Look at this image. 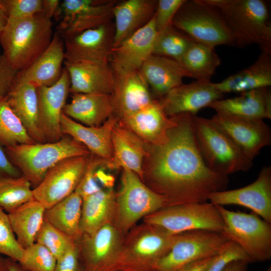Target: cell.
<instances>
[{
	"label": "cell",
	"mask_w": 271,
	"mask_h": 271,
	"mask_svg": "<svg viewBox=\"0 0 271 271\" xmlns=\"http://www.w3.org/2000/svg\"><path fill=\"white\" fill-rule=\"evenodd\" d=\"M209 107L219 113L271 119V93L268 87L258 88L241 93L235 97L217 100Z\"/></svg>",
	"instance_id": "83f0119b"
},
{
	"label": "cell",
	"mask_w": 271,
	"mask_h": 271,
	"mask_svg": "<svg viewBox=\"0 0 271 271\" xmlns=\"http://www.w3.org/2000/svg\"><path fill=\"white\" fill-rule=\"evenodd\" d=\"M116 236L114 228L107 223L92 235H82L81 250H79L84 262L85 271H100L114 249Z\"/></svg>",
	"instance_id": "1f68e13d"
},
{
	"label": "cell",
	"mask_w": 271,
	"mask_h": 271,
	"mask_svg": "<svg viewBox=\"0 0 271 271\" xmlns=\"http://www.w3.org/2000/svg\"><path fill=\"white\" fill-rule=\"evenodd\" d=\"M6 262L8 271H29L22 267L18 261L9 257L6 258Z\"/></svg>",
	"instance_id": "11a10c76"
},
{
	"label": "cell",
	"mask_w": 271,
	"mask_h": 271,
	"mask_svg": "<svg viewBox=\"0 0 271 271\" xmlns=\"http://www.w3.org/2000/svg\"><path fill=\"white\" fill-rule=\"evenodd\" d=\"M37 89L31 84L14 81L6 98L30 137L36 143H45L38 124Z\"/></svg>",
	"instance_id": "4316f807"
},
{
	"label": "cell",
	"mask_w": 271,
	"mask_h": 271,
	"mask_svg": "<svg viewBox=\"0 0 271 271\" xmlns=\"http://www.w3.org/2000/svg\"><path fill=\"white\" fill-rule=\"evenodd\" d=\"M36 143L28 135L7 98L0 99V144L9 147L19 144Z\"/></svg>",
	"instance_id": "8d00e7d4"
},
{
	"label": "cell",
	"mask_w": 271,
	"mask_h": 271,
	"mask_svg": "<svg viewBox=\"0 0 271 271\" xmlns=\"http://www.w3.org/2000/svg\"><path fill=\"white\" fill-rule=\"evenodd\" d=\"M103 162L104 161H102L96 169L95 172V177L99 184L110 189L114 184V179L111 175L106 173L104 170L99 169Z\"/></svg>",
	"instance_id": "f907efd6"
},
{
	"label": "cell",
	"mask_w": 271,
	"mask_h": 271,
	"mask_svg": "<svg viewBox=\"0 0 271 271\" xmlns=\"http://www.w3.org/2000/svg\"><path fill=\"white\" fill-rule=\"evenodd\" d=\"M18 262L29 271H54L57 259L46 247L35 242L24 249Z\"/></svg>",
	"instance_id": "60d3db41"
},
{
	"label": "cell",
	"mask_w": 271,
	"mask_h": 271,
	"mask_svg": "<svg viewBox=\"0 0 271 271\" xmlns=\"http://www.w3.org/2000/svg\"><path fill=\"white\" fill-rule=\"evenodd\" d=\"M213 257V256L204 258L193 261L179 271H205Z\"/></svg>",
	"instance_id": "f5cc1de1"
},
{
	"label": "cell",
	"mask_w": 271,
	"mask_h": 271,
	"mask_svg": "<svg viewBox=\"0 0 271 271\" xmlns=\"http://www.w3.org/2000/svg\"><path fill=\"white\" fill-rule=\"evenodd\" d=\"M157 34L154 16L146 25L112 48L110 64L126 70H140L153 54Z\"/></svg>",
	"instance_id": "44dd1931"
},
{
	"label": "cell",
	"mask_w": 271,
	"mask_h": 271,
	"mask_svg": "<svg viewBox=\"0 0 271 271\" xmlns=\"http://www.w3.org/2000/svg\"><path fill=\"white\" fill-rule=\"evenodd\" d=\"M45 210L44 206L34 199L8 212L12 231L24 249L36 242L37 234L44 221Z\"/></svg>",
	"instance_id": "4dcf8cb0"
},
{
	"label": "cell",
	"mask_w": 271,
	"mask_h": 271,
	"mask_svg": "<svg viewBox=\"0 0 271 271\" xmlns=\"http://www.w3.org/2000/svg\"><path fill=\"white\" fill-rule=\"evenodd\" d=\"M238 260L252 262L249 256L238 244L228 240L213 256L205 271H223L230 263Z\"/></svg>",
	"instance_id": "7bdbcfd3"
},
{
	"label": "cell",
	"mask_w": 271,
	"mask_h": 271,
	"mask_svg": "<svg viewBox=\"0 0 271 271\" xmlns=\"http://www.w3.org/2000/svg\"><path fill=\"white\" fill-rule=\"evenodd\" d=\"M0 271H8L6 262V258L0 255Z\"/></svg>",
	"instance_id": "6f0895ef"
},
{
	"label": "cell",
	"mask_w": 271,
	"mask_h": 271,
	"mask_svg": "<svg viewBox=\"0 0 271 271\" xmlns=\"http://www.w3.org/2000/svg\"><path fill=\"white\" fill-rule=\"evenodd\" d=\"M90 155L65 158L53 166L33 189L34 199L46 209L74 192L88 165Z\"/></svg>",
	"instance_id": "8fae6325"
},
{
	"label": "cell",
	"mask_w": 271,
	"mask_h": 271,
	"mask_svg": "<svg viewBox=\"0 0 271 271\" xmlns=\"http://www.w3.org/2000/svg\"><path fill=\"white\" fill-rule=\"evenodd\" d=\"M271 53L261 51L257 59L246 68L215 83L222 94L243 93L271 85Z\"/></svg>",
	"instance_id": "f546056e"
},
{
	"label": "cell",
	"mask_w": 271,
	"mask_h": 271,
	"mask_svg": "<svg viewBox=\"0 0 271 271\" xmlns=\"http://www.w3.org/2000/svg\"><path fill=\"white\" fill-rule=\"evenodd\" d=\"M63 64L70 77V92L112 94L113 75L110 63L64 61Z\"/></svg>",
	"instance_id": "7402d4cb"
},
{
	"label": "cell",
	"mask_w": 271,
	"mask_h": 271,
	"mask_svg": "<svg viewBox=\"0 0 271 271\" xmlns=\"http://www.w3.org/2000/svg\"><path fill=\"white\" fill-rule=\"evenodd\" d=\"M72 100L63 112L84 125H101L113 112L111 95L103 93H72Z\"/></svg>",
	"instance_id": "484cf974"
},
{
	"label": "cell",
	"mask_w": 271,
	"mask_h": 271,
	"mask_svg": "<svg viewBox=\"0 0 271 271\" xmlns=\"http://www.w3.org/2000/svg\"><path fill=\"white\" fill-rule=\"evenodd\" d=\"M210 119L252 161L271 144L270 128L262 119L216 112Z\"/></svg>",
	"instance_id": "7c38bea8"
},
{
	"label": "cell",
	"mask_w": 271,
	"mask_h": 271,
	"mask_svg": "<svg viewBox=\"0 0 271 271\" xmlns=\"http://www.w3.org/2000/svg\"><path fill=\"white\" fill-rule=\"evenodd\" d=\"M186 0L158 1L155 21L158 32L172 25L176 13Z\"/></svg>",
	"instance_id": "bcb514c9"
},
{
	"label": "cell",
	"mask_w": 271,
	"mask_h": 271,
	"mask_svg": "<svg viewBox=\"0 0 271 271\" xmlns=\"http://www.w3.org/2000/svg\"><path fill=\"white\" fill-rule=\"evenodd\" d=\"M221 60L212 48L193 42L183 56L180 64L199 81H210Z\"/></svg>",
	"instance_id": "e575fe53"
},
{
	"label": "cell",
	"mask_w": 271,
	"mask_h": 271,
	"mask_svg": "<svg viewBox=\"0 0 271 271\" xmlns=\"http://www.w3.org/2000/svg\"><path fill=\"white\" fill-rule=\"evenodd\" d=\"M193 42L189 36L172 24L158 32L153 54L169 58L180 63Z\"/></svg>",
	"instance_id": "d590c367"
},
{
	"label": "cell",
	"mask_w": 271,
	"mask_h": 271,
	"mask_svg": "<svg viewBox=\"0 0 271 271\" xmlns=\"http://www.w3.org/2000/svg\"><path fill=\"white\" fill-rule=\"evenodd\" d=\"M227 241L221 233L207 230L176 235L169 250L155 263L156 271H179L193 261L214 256Z\"/></svg>",
	"instance_id": "9c48e42d"
},
{
	"label": "cell",
	"mask_w": 271,
	"mask_h": 271,
	"mask_svg": "<svg viewBox=\"0 0 271 271\" xmlns=\"http://www.w3.org/2000/svg\"><path fill=\"white\" fill-rule=\"evenodd\" d=\"M8 22V18L0 4V34L5 29Z\"/></svg>",
	"instance_id": "9f6ffc18"
},
{
	"label": "cell",
	"mask_w": 271,
	"mask_h": 271,
	"mask_svg": "<svg viewBox=\"0 0 271 271\" xmlns=\"http://www.w3.org/2000/svg\"><path fill=\"white\" fill-rule=\"evenodd\" d=\"M223 97V94L218 90L215 83L196 81L176 87L160 102L169 117L185 113L196 115L200 109L209 107Z\"/></svg>",
	"instance_id": "ac0fdd59"
},
{
	"label": "cell",
	"mask_w": 271,
	"mask_h": 271,
	"mask_svg": "<svg viewBox=\"0 0 271 271\" xmlns=\"http://www.w3.org/2000/svg\"><path fill=\"white\" fill-rule=\"evenodd\" d=\"M76 271H85L84 269L80 268L79 266L77 268V269L76 270Z\"/></svg>",
	"instance_id": "680465c9"
},
{
	"label": "cell",
	"mask_w": 271,
	"mask_h": 271,
	"mask_svg": "<svg viewBox=\"0 0 271 271\" xmlns=\"http://www.w3.org/2000/svg\"><path fill=\"white\" fill-rule=\"evenodd\" d=\"M117 119L111 116L100 126H88L78 123L62 112L60 123L63 135L83 145L92 154L106 160L113 157L111 132Z\"/></svg>",
	"instance_id": "603a6c76"
},
{
	"label": "cell",
	"mask_w": 271,
	"mask_h": 271,
	"mask_svg": "<svg viewBox=\"0 0 271 271\" xmlns=\"http://www.w3.org/2000/svg\"><path fill=\"white\" fill-rule=\"evenodd\" d=\"M53 35L51 19L43 13L23 19H8L0 34L3 54L18 72L46 49Z\"/></svg>",
	"instance_id": "3957f363"
},
{
	"label": "cell",
	"mask_w": 271,
	"mask_h": 271,
	"mask_svg": "<svg viewBox=\"0 0 271 271\" xmlns=\"http://www.w3.org/2000/svg\"><path fill=\"white\" fill-rule=\"evenodd\" d=\"M193 126L198 149L210 170L228 176L247 171L252 166V161L210 119L194 115Z\"/></svg>",
	"instance_id": "8992f818"
},
{
	"label": "cell",
	"mask_w": 271,
	"mask_h": 271,
	"mask_svg": "<svg viewBox=\"0 0 271 271\" xmlns=\"http://www.w3.org/2000/svg\"><path fill=\"white\" fill-rule=\"evenodd\" d=\"M115 1L64 0L61 2L56 19L57 32L64 39L110 22Z\"/></svg>",
	"instance_id": "30bf717a"
},
{
	"label": "cell",
	"mask_w": 271,
	"mask_h": 271,
	"mask_svg": "<svg viewBox=\"0 0 271 271\" xmlns=\"http://www.w3.org/2000/svg\"><path fill=\"white\" fill-rule=\"evenodd\" d=\"M36 242L46 247L57 259L76 244L74 239L45 220L37 234Z\"/></svg>",
	"instance_id": "ab89813d"
},
{
	"label": "cell",
	"mask_w": 271,
	"mask_h": 271,
	"mask_svg": "<svg viewBox=\"0 0 271 271\" xmlns=\"http://www.w3.org/2000/svg\"><path fill=\"white\" fill-rule=\"evenodd\" d=\"M60 1L58 0H43V13L48 18L56 17L58 13Z\"/></svg>",
	"instance_id": "816d5d0a"
},
{
	"label": "cell",
	"mask_w": 271,
	"mask_h": 271,
	"mask_svg": "<svg viewBox=\"0 0 271 271\" xmlns=\"http://www.w3.org/2000/svg\"><path fill=\"white\" fill-rule=\"evenodd\" d=\"M158 1L127 0L115 4L113 48L149 23L155 16Z\"/></svg>",
	"instance_id": "cb8c5ba5"
},
{
	"label": "cell",
	"mask_w": 271,
	"mask_h": 271,
	"mask_svg": "<svg viewBox=\"0 0 271 271\" xmlns=\"http://www.w3.org/2000/svg\"><path fill=\"white\" fill-rule=\"evenodd\" d=\"M82 205V198L74 191L46 209L44 220L76 241L82 236L80 230Z\"/></svg>",
	"instance_id": "d6a6232c"
},
{
	"label": "cell",
	"mask_w": 271,
	"mask_h": 271,
	"mask_svg": "<svg viewBox=\"0 0 271 271\" xmlns=\"http://www.w3.org/2000/svg\"><path fill=\"white\" fill-rule=\"evenodd\" d=\"M31 187L29 181L23 176L18 178L0 177V207L10 212L34 199Z\"/></svg>",
	"instance_id": "74e56055"
},
{
	"label": "cell",
	"mask_w": 271,
	"mask_h": 271,
	"mask_svg": "<svg viewBox=\"0 0 271 271\" xmlns=\"http://www.w3.org/2000/svg\"><path fill=\"white\" fill-rule=\"evenodd\" d=\"M63 39L56 32L46 49L27 67L17 72L15 82L28 83L36 88L56 83L62 75L65 60Z\"/></svg>",
	"instance_id": "d6986e66"
},
{
	"label": "cell",
	"mask_w": 271,
	"mask_h": 271,
	"mask_svg": "<svg viewBox=\"0 0 271 271\" xmlns=\"http://www.w3.org/2000/svg\"><path fill=\"white\" fill-rule=\"evenodd\" d=\"M79 247L76 243L57 259L54 271H76L79 266Z\"/></svg>",
	"instance_id": "c3c4849f"
},
{
	"label": "cell",
	"mask_w": 271,
	"mask_h": 271,
	"mask_svg": "<svg viewBox=\"0 0 271 271\" xmlns=\"http://www.w3.org/2000/svg\"><path fill=\"white\" fill-rule=\"evenodd\" d=\"M146 221L171 235L195 230L221 233L224 227L216 205L206 202L167 206L150 214Z\"/></svg>",
	"instance_id": "52a82bcc"
},
{
	"label": "cell",
	"mask_w": 271,
	"mask_h": 271,
	"mask_svg": "<svg viewBox=\"0 0 271 271\" xmlns=\"http://www.w3.org/2000/svg\"><path fill=\"white\" fill-rule=\"evenodd\" d=\"M215 205H236L246 207L271 223V167H263L255 181L236 189L211 193L208 197Z\"/></svg>",
	"instance_id": "5bb4252c"
},
{
	"label": "cell",
	"mask_w": 271,
	"mask_h": 271,
	"mask_svg": "<svg viewBox=\"0 0 271 271\" xmlns=\"http://www.w3.org/2000/svg\"><path fill=\"white\" fill-rule=\"evenodd\" d=\"M110 65L113 75L111 94L113 112L123 118L153 102L149 85L140 70H126Z\"/></svg>",
	"instance_id": "e0dca14e"
},
{
	"label": "cell",
	"mask_w": 271,
	"mask_h": 271,
	"mask_svg": "<svg viewBox=\"0 0 271 271\" xmlns=\"http://www.w3.org/2000/svg\"><path fill=\"white\" fill-rule=\"evenodd\" d=\"M172 24L194 42L209 47L235 46L232 35L219 10L203 0H186Z\"/></svg>",
	"instance_id": "5b68a950"
},
{
	"label": "cell",
	"mask_w": 271,
	"mask_h": 271,
	"mask_svg": "<svg viewBox=\"0 0 271 271\" xmlns=\"http://www.w3.org/2000/svg\"><path fill=\"white\" fill-rule=\"evenodd\" d=\"M114 34L110 22L64 39V61L110 63Z\"/></svg>",
	"instance_id": "2e32d148"
},
{
	"label": "cell",
	"mask_w": 271,
	"mask_h": 271,
	"mask_svg": "<svg viewBox=\"0 0 271 271\" xmlns=\"http://www.w3.org/2000/svg\"><path fill=\"white\" fill-rule=\"evenodd\" d=\"M217 8L230 30L235 46L252 44L271 53V24L267 2L263 0H203Z\"/></svg>",
	"instance_id": "7a4b0ae2"
},
{
	"label": "cell",
	"mask_w": 271,
	"mask_h": 271,
	"mask_svg": "<svg viewBox=\"0 0 271 271\" xmlns=\"http://www.w3.org/2000/svg\"><path fill=\"white\" fill-rule=\"evenodd\" d=\"M24 251L12 231L8 214L0 207V254L19 261Z\"/></svg>",
	"instance_id": "b9f144b4"
},
{
	"label": "cell",
	"mask_w": 271,
	"mask_h": 271,
	"mask_svg": "<svg viewBox=\"0 0 271 271\" xmlns=\"http://www.w3.org/2000/svg\"><path fill=\"white\" fill-rule=\"evenodd\" d=\"M8 19H19L43 13V0H0Z\"/></svg>",
	"instance_id": "ee69618b"
},
{
	"label": "cell",
	"mask_w": 271,
	"mask_h": 271,
	"mask_svg": "<svg viewBox=\"0 0 271 271\" xmlns=\"http://www.w3.org/2000/svg\"><path fill=\"white\" fill-rule=\"evenodd\" d=\"M249 262L245 260H238L228 265L223 271H246Z\"/></svg>",
	"instance_id": "db71d44e"
},
{
	"label": "cell",
	"mask_w": 271,
	"mask_h": 271,
	"mask_svg": "<svg viewBox=\"0 0 271 271\" xmlns=\"http://www.w3.org/2000/svg\"><path fill=\"white\" fill-rule=\"evenodd\" d=\"M224 222L221 233L238 244L252 262H264L271 258V223L256 214L234 211L216 205Z\"/></svg>",
	"instance_id": "ba28073f"
},
{
	"label": "cell",
	"mask_w": 271,
	"mask_h": 271,
	"mask_svg": "<svg viewBox=\"0 0 271 271\" xmlns=\"http://www.w3.org/2000/svg\"><path fill=\"white\" fill-rule=\"evenodd\" d=\"M22 176L20 171L9 160L5 147L0 144V177L18 178Z\"/></svg>",
	"instance_id": "681fc988"
},
{
	"label": "cell",
	"mask_w": 271,
	"mask_h": 271,
	"mask_svg": "<svg viewBox=\"0 0 271 271\" xmlns=\"http://www.w3.org/2000/svg\"><path fill=\"white\" fill-rule=\"evenodd\" d=\"M194 114L175 116L177 124L168 131V141L154 146L151 174L167 206L203 203L212 193L225 190L228 176L210 170L196 142Z\"/></svg>",
	"instance_id": "6da1fadb"
},
{
	"label": "cell",
	"mask_w": 271,
	"mask_h": 271,
	"mask_svg": "<svg viewBox=\"0 0 271 271\" xmlns=\"http://www.w3.org/2000/svg\"><path fill=\"white\" fill-rule=\"evenodd\" d=\"M155 94L163 97L170 91L183 84L191 75L178 61L164 56L151 55L140 69Z\"/></svg>",
	"instance_id": "d4e9b609"
},
{
	"label": "cell",
	"mask_w": 271,
	"mask_h": 271,
	"mask_svg": "<svg viewBox=\"0 0 271 271\" xmlns=\"http://www.w3.org/2000/svg\"><path fill=\"white\" fill-rule=\"evenodd\" d=\"M175 235L157 229L139 238L133 245V251L138 256L155 259L156 262L169 250Z\"/></svg>",
	"instance_id": "f35d334b"
},
{
	"label": "cell",
	"mask_w": 271,
	"mask_h": 271,
	"mask_svg": "<svg viewBox=\"0 0 271 271\" xmlns=\"http://www.w3.org/2000/svg\"><path fill=\"white\" fill-rule=\"evenodd\" d=\"M5 149L10 161L34 188L62 160L91 155L83 145L67 135L54 143L19 144Z\"/></svg>",
	"instance_id": "277c9868"
},
{
	"label": "cell",
	"mask_w": 271,
	"mask_h": 271,
	"mask_svg": "<svg viewBox=\"0 0 271 271\" xmlns=\"http://www.w3.org/2000/svg\"><path fill=\"white\" fill-rule=\"evenodd\" d=\"M17 72L10 65L4 55L0 54V99L7 96Z\"/></svg>",
	"instance_id": "7dc6e473"
},
{
	"label": "cell",
	"mask_w": 271,
	"mask_h": 271,
	"mask_svg": "<svg viewBox=\"0 0 271 271\" xmlns=\"http://www.w3.org/2000/svg\"><path fill=\"white\" fill-rule=\"evenodd\" d=\"M69 73L64 67L58 81L50 86L37 88L38 124L46 143H54L63 134L61 127V116L70 92Z\"/></svg>",
	"instance_id": "9a60e30c"
},
{
	"label": "cell",
	"mask_w": 271,
	"mask_h": 271,
	"mask_svg": "<svg viewBox=\"0 0 271 271\" xmlns=\"http://www.w3.org/2000/svg\"><path fill=\"white\" fill-rule=\"evenodd\" d=\"M122 119L134 134L154 146L165 144L169 140V130L177 124L174 116H168L160 101L155 100Z\"/></svg>",
	"instance_id": "ffe728a7"
},
{
	"label": "cell",
	"mask_w": 271,
	"mask_h": 271,
	"mask_svg": "<svg viewBox=\"0 0 271 271\" xmlns=\"http://www.w3.org/2000/svg\"><path fill=\"white\" fill-rule=\"evenodd\" d=\"M111 141L113 153L110 167L130 170L143 178V161L148 153L142 140L117 123L112 130Z\"/></svg>",
	"instance_id": "f1b7e54d"
},
{
	"label": "cell",
	"mask_w": 271,
	"mask_h": 271,
	"mask_svg": "<svg viewBox=\"0 0 271 271\" xmlns=\"http://www.w3.org/2000/svg\"><path fill=\"white\" fill-rule=\"evenodd\" d=\"M102 160L104 159L90 156L85 172L75 191L82 199L102 189L95 177V172Z\"/></svg>",
	"instance_id": "f6af8a7d"
},
{
	"label": "cell",
	"mask_w": 271,
	"mask_h": 271,
	"mask_svg": "<svg viewBox=\"0 0 271 271\" xmlns=\"http://www.w3.org/2000/svg\"><path fill=\"white\" fill-rule=\"evenodd\" d=\"M111 189L101 190L82 199L80 230L82 234L93 235L106 223L113 206Z\"/></svg>",
	"instance_id": "836d02e7"
},
{
	"label": "cell",
	"mask_w": 271,
	"mask_h": 271,
	"mask_svg": "<svg viewBox=\"0 0 271 271\" xmlns=\"http://www.w3.org/2000/svg\"><path fill=\"white\" fill-rule=\"evenodd\" d=\"M123 170L118 208L121 223L127 226L166 206L167 202L163 196L146 187L133 172Z\"/></svg>",
	"instance_id": "4fadbf2b"
}]
</instances>
